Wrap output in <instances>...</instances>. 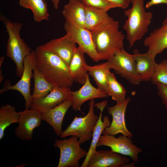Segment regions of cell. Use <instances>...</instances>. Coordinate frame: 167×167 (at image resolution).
<instances>
[{
	"label": "cell",
	"mask_w": 167,
	"mask_h": 167,
	"mask_svg": "<svg viewBox=\"0 0 167 167\" xmlns=\"http://www.w3.org/2000/svg\"><path fill=\"white\" fill-rule=\"evenodd\" d=\"M84 54L78 47H77L69 66L74 81L81 84L85 82L88 74L84 66L87 63Z\"/></svg>",
	"instance_id": "603a6c76"
},
{
	"label": "cell",
	"mask_w": 167,
	"mask_h": 167,
	"mask_svg": "<svg viewBox=\"0 0 167 167\" xmlns=\"http://www.w3.org/2000/svg\"><path fill=\"white\" fill-rule=\"evenodd\" d=\"M109 61L111 69L126 79L130 83L137 85L142 81L136 71L133 54L128 53L124 49L117 52Z\"/></svg>",
	"instance_id": "ba28073f"
},
{
	"label": "cell",
	"mask_w": 167,
	"mask_h": 167,
	"mask_svg": "<svg viewBox=\"0 0 167 167\" xmlns=\"http://www.w3.org/2000/svg\"><path fill=\"white\" fill-rule=\"evenodd\" d=\"M3 79H4V76L2 75V70H0V84L2 82Z\"/></svg>",
	"instance_id": "e575fe53"
},
{
	"label": "cell",
	"mask_w": 167,
	"mask_h": 167,
	"mask_svg": "<svg viewBox=\"0 0 167 167\" xmlns=\"http://www.w3.org/2000/svg\"><path fill=\"white\" fill-rule=\"evenodd\" d=\"M36 66L54 87L71 88L74 81L68 66L58 55L42 45L35 50Z\"/></svg>",
	"instance_id": "6da1fadb"
},
{
	"label": "cell",
	"mask_w": 167,
	"mask_h": 167,
	"mask_svg": "<svg viewBox=\"0 0 167 167\" xmlns=\"http://www.w3.org/2000/svg\"><path fill=\"white\" fill-rule=\"evenodd\" d=\"M107 92L117 103L125 101L126 91L117 80L114 75L109 71L108 75Z\"/></svg>",
	"instance_id": "83f0119b"
},
{
	"label": "cell",
	"mask_w": 167,
	"mask_h": 167,
	"mask_svg": "<svg viewBox=\"0 0 167 167\" xmlns=\"http://www.w3.org/2000/svg\"><path fill=\"white\" fill-rule=\"evenodd\" d=\"M133 52L137 72L142 81H151L157 64L155 58L146 53H141L137 49H134Z\"/></svg>",
	"instance_id": "ffe728a7"
},
{
	"label": "cell",
	"mask_w": 167,
	"mask_h": 167,
	"mask_svg": "<svg viewBox=\"0 0 167 167\" xmlns=\"http://www.w3.org/2000/svg\"><path fill=\"white\" fill-rule=\"evenodd\" d=\"M84 66L93 78L98 88L107 92V77L111 68L109 61L93 66L84 64Z\"/></svg>",
	"instance_id": "cb8c5ba5"
},
{
	"label": "cell",
	"mask_w": 167,
	"mask_h": 167,
	"mask_svg": "<svg viewBox=\"0 0 167 167\" xmlns=\"http://www.w3.org/2000/svg\"><path fill=\"white\" fill-rule=\"evenodd\" d=\"M20 112L16 111L14 106L8 104L1 106L0 108V139L4 136L6 129L11 124L18 123Z\"/></svg>",
	"instance_id": "4316f807"
},
{
	"label": "cell",
	"mask_w": 167,
	"mask_h": 167,
	"mask_svg": "<svg viewBox=\"0 0 167 167\" xmlns=\"http://www.w3.org/2000/svg\"><path fill=\"white\" fill-rule=\"evenodd\" d=\"M119 22L112 23L91 32L96 51L100 60H109L123 48L125 35L119 30Z\"/></svg>",
	"instance_id": "7a4b0ae2"
},
{
	"label": "cell",
	"mask_w": 167,
	"mask_h": 167,
	"mask_svg": "<svg viewBox=\"0 0 167 167\" xmlns=\"http://www.w3.org/2000/svg\"><path fill=\"white\" fill-rule=\"evenodd\" d=\"M112 150L96 151L89 158L87 167H134L135 163Z\"/></svg>",
	"instance_id": "7c38bea8"
},
{
	"label": "cell",
	"mask_w": 167,
	"mask_h": 167,
	"mask_svg": "<svg viewBox=\"0 0 167 167\" xmlns=\"http://www.w3.org/2000/svg\"><path fill=\"white\" fill-rule=\"evenodd\" d=\"M33 71L34 87L32 95V99L45 96L52 90L54 87L47 80L36 65Z\"/></svg>",
	"instance_id": "484cf974"
},
{
	"label": "cell",
	"mask_w": 167,
	"mask_h": 167,
	"mask_svg": "<svg viewBox=\"0 0 167 167\" xmlns=\"http://www.w3.org/2000/svg\"><path fill=\"white\" fill-rule=\"evenodd\" d=\"M50 0L52 1L54 8L56 9H58L59 7V3L60 0Z\"/></svg>",
	"instance_id": "836d02e7"
},
{
	"label": "cell",
	"mask_w": 167,
	"mask_h": 167,
	"mask_svg": "<svg viewBox=\"0 0 167 167\" xmlns=\"http://www.w3.org/2000/svg\"><path fill=\"white\" fill-rule=\"evenodd\" d=\"M64 28L71 39L78 44L79 48L88 55L94 62L100 60V57L95 49L91 33L84 28L77 26L66 22Z\"/></svg>",
	"instance_id": "30bf717a"
},
{
	"label": "cell",
	"mask_w": 167,
	"mask_h": 167,
	"mask_svg": "<svg viewBox=\"0 0 167 167\" xmlns=\"http://www.w3.org/2000/svg\"><path fill=\"white\" fill-rule=\"evenodd\" d=\"M143 44L148 48L146 53L154 58L167 49V17L161 27L154 29L145 39Z\"/></svg>",
	"instance_id": "e0dca14e"
},
{
	"label": "cell",
	"mask_w": 167,
	"mask_h": 167,
	"mask_svg": "<svg viewBox=\"0 0 167 167\" xmlns=\"http://www.w3.org/2000/svg\"><path fill=\"white\" fill-rule=\"evenodd\" d=\"M131 139L122 135L118 138L112 135H103L101 136L97 146L109 147L114 152L129 156L133 162H138V155L142 152V149L134 145Z\"/></svg>",
	"instance_id": "9c48e42d"
},
{
	"label": "cell",
	"mask_w": 167,
	"mask_h": 167,
	"mask_svg": "<svg viewBox=\"0 0 167 167\" xmlns=\"http://www.w3.org/2000/svg\"><path fill=\"white\" fill-rule=\"evenodd\" d=\"M19 0L20 6L31 10L35 22H40L44 20H49V15L45 0Z\"/></svg>",
	"instance_id": "d4e9b609"
},
{
	"label": "cell",
	"mask_w": 167,
	"mask_h": 167,
	"mask_svg": "<svg viewBox=\"0 0 167 167\" xmlns=\"http://www.w3.org/2000/svg\"><path fill=\"white\" fill-rule=\"evenodd\" d=\"M131 7L124 11L127 19L123 26L130 48L147 32L153 16L151 12L146 11L143 0H131Z\"/></svg>",
	"instance_id": "277c9868"
},
{
	"label": "cell",
	"mask_w": 167,
	"mask_h": 167,
	"mask_svg": "<svg viewBox=\"0 0 167 167\" xmlns=\"http://www.w3.org/2000/svg\"><path fill=\"white\" fill-rule=\"evenodd\" d=\"M131 100L130 97L124 101L117 103L114 106L108 107V113L111 115L112 120L110 126L106 128L102 132L103 135H115L118 134L131 138V132L127 129L125 122V114L127 106Z\"/></svg>",
	"instance_id": "8fae6325"
},
{
	"label": "cell",
	"mask_w": 167,
	"mask_h": 167,
	"mask_svg": "<svg viewBox=\"0 0 167 167\" xmlns=\"http://www.w3.org/2000/svg\"><path fill=\"white\" fill-rule=\"evenodd\" d=\"M61 58L69 66L75 50L76 43L67 34L52 39L42 45Z\"/></svg>",
	"instance_id": "2e32d148"
},
{
	"label": "cell",
	"mask_w": 167,
	"mask_h": 167,
	"mask_svg": "<svg viewBox=\"0 0 167 167\" xmlns=\"http://www.w3.org/2000/svg\"><path fill=\"white\" fill-rule=\"evenodd\" d=\"M71 93L72 100L71 106L72 109L75 111H80L82 105L88 100L105 98L109 96L106 92L96 88L92 84L88 74L82 87L77 91H71Z\"/></svg>",
	"instance_id": "9a60e30c"
},
{
	"label": "cell",
	"mask_w": 167,
	"mask_h": 167,
	"mask_svg": "<svg viewBox=\"0 0 167 167\" xmlns=\"http://www.w3.org/2000/svg\"><path fill=\"white\" fill-rule=\"evenodd\" d=\"M86 6L91 7L107 12L109 10L118 7L105 0H80Z\"/></svg>",
	"instance_id": "f546056e"
},
{
	"label": "cell",
	"mask_w": 167,
	"mask_h": 167,
	"mask_svg": "<svg viewBox=\"0 0 167 167\" xmlns=\"http://www.w3.org/2000/svg\"><path fill=\"white\" fill-rule=\"evenodd\" d=\"M4 56H2L0 58V68L4 62Z\"/></svg>",
	"instance_id": "d590c367"
},
{
	"label": "cell",
	"mask_w": 167,
	"mask_h": 167,
	"mask_svg": "<svg viewBox=\"0 0 167 167\" xmlns=\"http://www.w3.org/2000/svg\"><path fill=\"white\" fill-rule=\"evenodd\" d=\"M156 86L157 94L167 111V85L158 84Z\"/></svg>",
	"instance_id": "4dcf8cb0"
},
{
	"label": "cell",
	"mask_w": 167,
	"mask_h": 167,
	"mask_svg": "<svg viewBox=\"0 0 167 167\" xmlns=\"http://www.w3.org/2000/svg\"><path fill=\"white\" fill-rule=\"evenodd\" d=\"M0 17L8 35L6 55L15 63L16 74L21 78L24 71V59L30 54L32 50L20 36L22 24L11 21L2 14H1Z\"/></svg>",
	"instance_id": "3957f363"
},
{
	"label": "cell",
	"mask_w": 167,
	"mask_h": 167,
	"mask_svg": "<svg viewBox=\"0 0 167 167\" xmlns=\"http://www.w3.org/2000/svg\"><path fill=\"white\" fill-rule=\"evenodd\" d=\"M70 88L54 87L45 96L32 99L31 108L42 113L71 98Z\"/></svg>",
	"instance_id": "5bb4252c"
},
{
	"label": "cell",
	"mask_w": 167,
	"mask_h": 167,
	"mask_svg": "<svg viewBox=\"0 0 167 167\" xmlns=\"http://www.w3.org/2000/svg\"><path fill=\"white\" fill-rule=\"evenodd\" d=\"M151 81L156 85L158 84L167 85V60H163L157 64Z\"/></svg>",
	"instance_id": "f1b7e54d"
},
{
	"label": "cell",
	"mask_w": 167,
	"mask_h": 167,
	"mask_svg": "<svg viewBox=\"0 0 167 167\" xmlns=\"http://www.w3.org/2000/svg\"><path fill=\"white\" fill-rule=\"evenodd\" d=\"M78 138L71 136L68 139H56L54 146L58 148L60 155L58 167H79V160L85 157L88 151L80 146Z\"/></svg>",
	"instance_id": "8992f818"
},
{
	"label": "cell",
	"mask_w": 167,
	"mask_h": 167,
	"mask_svg": "<svg viewBox=\"0 0 167 167\" xmlns=\"http://www.w3.org/2000/svg\"><path fill=\"white\" fill-rule=\"evenodd\" d=\"M114 20L106 11L85 6V28L90 32L109 24Z\"/></svg>",
	"instance_id": "7402d4cb"
},
{
	"label": "cell",
	"mask_w": 167,
	"mask_h": 167,
	"mask_svg": "<svg viewBox=\"0 0 167 167\" xmlns=\"http://www.w3.org/2000/svg\"><path fill=\"white\" fill-rule=\"evenodd\" d=\"M95 104L94 99L91 100L88 113L82 117H75L67 128L62 131L60 137L62 138L75 136L78 138L80 144L91 139L99 118L94 112Z\"/></svg>",
	"instance_id": "5b68a950"
},
{
	"label": "cell",
	"mask_w": 167,
	"mask_h": 167,
	"mask_svg": "<svg viewBox=\"0 0 167 167\" xmlns=\"http://www.w3.org/2000/svg\"><path fill=\"white\" fill-rule=\"evenodd\" d=\"M107 104L106 100L95 104L94 106L100 110L99 118L93 132L92 140L86 156L81 167H87L88 161L92 155L96 151L98 140L105 129L109 126L111 124L108 116H105L102 120V113Z\"/></svg>",
	"instance_id": "d6986e66"
},
{
	"label": "cell",
	"mask_w": 167,
	"mask_h": 167,
	"mask_svg": "<svg viewBox=\"0 0 167 167\" xmlns=\"http://www.w3.org/2000/svg\"><path fill=\"white\" fill-rule=\"evenodd\" d=\"M72 103V100L71 98L41 113L42 120L52 127L58 136H60L62 132L63 120Z\"/></svg>",
	"instance_id": "ac0fdd59"
},
{
	"label": "cell",
	"mask_w": 167,
	"mask_h": 167,
	"mask_svg": "<svg viewBox=\"0 0 167 167\" xmlns=\"http://www.w3.org/2000/svg\"><path fill=\"white\" fill-rule=\"evenodd\" d=\"M108 2L117 6L118 7L126 9L129 6L131 0H105Z\"/></svg>",
	"instance_id": "1f68e13d"
},
{
	"label": "cell",
	"mask_w": 167,
	"mask_h": 167,
	"mask_svg": "<svg viewBox=\"0 0 167 167\" xmlns=\"http://www.w3.org/2000/svg\"><path fill=\"white\" fill-rule=\"evenodd\" d=\"M23 74L20 79L15 84L11 85V82L7 79L3 87L0 90V94L10 90L19 92L24 97L25 102L26 109H30L32 100L30 93L31 80L32 71L36 65L35 50H32L30 54L25 58Z\"/></svg>",
	"instance_id": "52a82bcc"
},
{
	"label": "cell",
	"mask_w": 167,
	"mask_h": 167,
	"mask_svg": "<svg viewBox=\"0 0 167 167\" xmlns=\"http://www.w3.org/2000/svg\"><path fill=\"white\" fill-rule=\"evenodd\" d=\"M160 4H167V0H151L146 3L145 6V8L148 9L152 5Z\"/></svg>",
	"instance_id": "d6a6232c"
},
{
	"label": "cell",
	"mask_w": 167,
	"mask_h": 167,
	"mask_svg": "<svg viewBox=\"0 0 167 167\" xmlns=\"http://www.w3.org/2000/svg\"><path fill=\"white\" fill-rule=\"evenodd\" d=\"M42 120L41 114L34 109L20 112L18 125L15 130L16 136L22 140H31L33 130L41 125Z\"/></svg>",
	"instance_id": "4fadbf2b"
},
{
	"label": "cell",
	"mask_w": 167,
	"mask_h": 167,
	"mask_svg": "<svg viewBox=\"0 0 167 167\" xmlns=\"http://www.w3.org/2000/svg\"><path fill=\"white\" fill-rule=\"evenodd\" d=\"M62 14L65 22L85 28V6L80 0H70L64 6Z\"/></svg>",
	"instance_id": "44dd1931"
}]
</instances>
